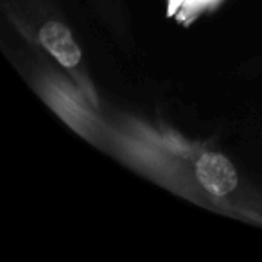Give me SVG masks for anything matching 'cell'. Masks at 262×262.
<instances>
[{"label":"cell","instance_id":"1","mask_svg":"<svg viewBox=\"0 0 262 262\" xmlns=\"http://www.w3.org/2000/svg\"><path fill=\"white\" fill-rule=\"evenodd\" d=\"M198 182L212 196H226L235 190L239 176L233 164L221 153H205L196 164Z\"/></svg>","mask_w":262,"mask_h":262},{"label":"cell","instance_id":"2","mask_svg":"<svg viewBox=\"0 0 262 262\" xmlns=\"http://www.w3.org/2000/svg\"><path fill=\"white\" fill-rule=\"evenodd\" d=\"M40 41L63 67H76L81 61V49L72 33L61 22L51 20L40 31Z\"/></svg>","mask_w":262,"mask_h":262}]
</instances>
